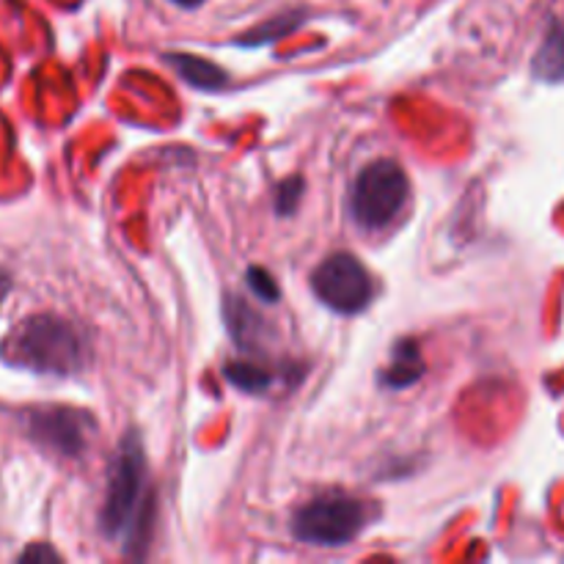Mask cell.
<instances>
[{"label":"cell","mask_w":564,"mask_h":564,"mask_svg":"<svg viewBox=\"0 0 564 564\" xmlns=\"http://www.w3.org/2000/svg\"><path fill=\"white\" fill-rule=\"evenodd\" d=\"M152 510L154 499L143 444L135 433H127L110 460L99 527L110 540L121 543L124 554L141 560L152 538Z\"/></svg>","instance_id":"1"},{"label":"cell","mask_w":564,"mask_h":564,"mask_svg":"<svg viewBox=\"0 0 564 564\" xmlns=\"http://www.w3.org/2000/svg\"><path fill=\"white\" fill-rule=\"evenodd\" d=\"M3 358L14 367L53 378H72L88 364V345L80 330L55 314L28 317L3 341Z\"/></svg>","instance_id":"2"},{"label":"cell","mask_w":564,"mask_h":564,"mask_svg":"<svg viewBox=\"0 0 564 564\" xmlns=\"http://www.w3.org/2000/svg\"><path fill=\"white\" fill-rule=\"evenodd\" d=\"M369 507L350 494H323L306 501L292 518L297 543L341 549L367 529Z\"/></svg>","instance_id":"3"},{"label":"cell","mask_w":564,"mask_h":564,"mask_svg":"<svg viewBox=\"0 0 564 564\" xmlns=\"http://www.w3.org/2000/svg\"><path fill=\"white\" fill-rule=\"evenodd\" d=\"M411 196L408 174L394 160H375L358 174L350 193V215L361 229L378 231L400 215Z\"/></svg>","instance_id":"4"},{"label":"cell","mask_w":564,"mask_h":564,"mask_svg":"<svg viewBox=\"0 0 564 564\" xmlns=\"http://www.w3.org/2000/svg\"><path fill=\"white\" fill-rule=\"evenodd\" d=\"M312 290L330 312L361 314L372 303L375 281L352 253H334L314 270Z\"/></svg>","instance_id":"5"},{"label":"cell","mask_w":564,"mask_h":564,"mask_svg":"<svg viewBox=\"0 0 564 564\" xmlns=\"http://www.w3.org/2000/svg\"><path fill=\"white\" fill-rule=\"evenodd\" d=\"M25 433L53 455L77 457L86 452L88 441L97 433V422L91 413L77 411V408H33L25 413Z\"/></svg>","instance_id":"6"},{"label":"cell","mask_w":564,"mask_h":564,"mask_svg":"<svg viewBox=\"0 0 564 564\" xmlns=\"http://www.w3.org/2000/svg\"><path fill=\"white\" fill-rule=\"evenodd\" d=\"M169 66H174L176 75L187 83V86L198 88V91H218L229 83V75H226L224 66L213 64V61L202 58V55H165Z\"/></svg>","instance_id":"7"},{"label":"cell","mask_w":564,"mask_h":564,"mask_svg":"<svg viewBox=\"0 0 564 564\" xmlns=\"http://www.w3.org/2000/svg\"><path fill=\"white\" fill-rule=\"evenodd\" d=\"M424 375V358L419 350V341L402 339L397 341L394 350H391V361L386 367V372L380 375V383L389 386V389H405L413 386Z\"/></svg>","instance_id":"8"},{"label":"cell","mask_w":564,"mask_h":564,"mask_svg":"<svg viewBox=\"0 0 564 564\" xmlns=\"http://www.w3.org/2000/svg\"><path fill=\"white\" fill-rule=\"evenodd\" d=\"M226 325H229V334L242 350H257L259 341L264 336V319L248 306L242 297H226Z\"/></svg>","instance_id":"9"},{"label":"cell","mask_w":564,"mask_h":564,"mask_svg":"<svg viewBox=\"0 0 564 564\" xmlns=\"http://www.w3.org/2000/svg\"><path fill=\"white\" fill-rule=\"evenodd\" d=\"M224 375L231 386L248 391V394H264L273 386V375L251 361H229L224 367Z\"/></svg>","instance_id":"10"},{"label":"cell","mask_w":564,"mask_h":564,"mask_svg":"<svg viewBox=\"0 0 564 564\" xmlns=\"http://www.w3.org/2000/svg\"><path fill=\"white\" fill-rule=\"evenodd\" d=\"M534 72L545 80H560L564 77V25H556L551 36L545 39L543 50L534 58Z\"/></svg>","instance_id":"11"},{"label":"cell","mask_w":564,"mask_h":564,"mask_svg":"<svg viewBox=\"0 0 564 564\" xmlns=\"http://www.w3.org/2000/svg\"><path fill=\"white\" fill-rule=\"evenodd\" d=\"M301 25V17L297 14H284V17H275L273 22H268V25L257 28V31L246 33V36L240 39L242 47H259V44H270L275 42V39H281L284 33L295 31V28Z\"/></svg>","instance_id":"12"},{"label":"cell","mask_w":564,"mask_h":564,"mask_svg":"<svg viewBox=\"0 0 564 564\" xmlns=\"http://www.w3.org/2000/svg\"><path fill=\"white\" fill-rule=\"evenodd\" d=\"M303 198V180L301 176H290L279 185V193H275V213L279 215H292L297 209Z\"/></svg>","instance_id":"13"},{"label":"cell","mask_w":564,"mask_h":564,"mask_svg":"<svg viewBox=\"0 0 564 564\" xmlns=\"http://www.w3.org/2000/svg\"><path fill=\"white\" fill-rule=\"evenodd\" d=\"M246 281L259 301H264V303L279 301V284H275L273 275H270L264 268H248Z\"/></svg>","instance_id":"14"},{"label":"cell","mask_w":564,"mask_h":564,"mask_svg":"<svg viewBox=\"0 0 564 564\" xmlns=\"http://www.w3.org/2000/svg\"><path fill=\"white\" fill-rule=\"evenodd\" d=\"M58 560H61V556L55 554V551L50 549V545H44V543L31 545V549L22 551V556H20V562H58Z\"/></svg>","instance_id":"15"},{"label":"cell","mask_w":564,"mask_h":564,"mask_svg":"<svg viewBox=\"0 0 564 564\" xmlns=\"http://www.w3.org/2000/svg\"><path fill=\"white\" fill-rule=\"evenodd\" d=\"M174 6H180V9H198V6L204 3V0H171Z\"/></svg>","instance_id":"16"},{"label":"cell","mask_w":564,"mask_h":564,"mask_svg":"<svg viewBox=\"0 0 564 564\" xmlns=\"http://www.w3.org/2000/svg\"><path fill=\"white\" fill-rule=\"evenodd\" d=\"M9 279H6V275L3 273H0V301H3V295H6V292H9Z\"/></svg>","instance_id":"17"}]
</instances>
